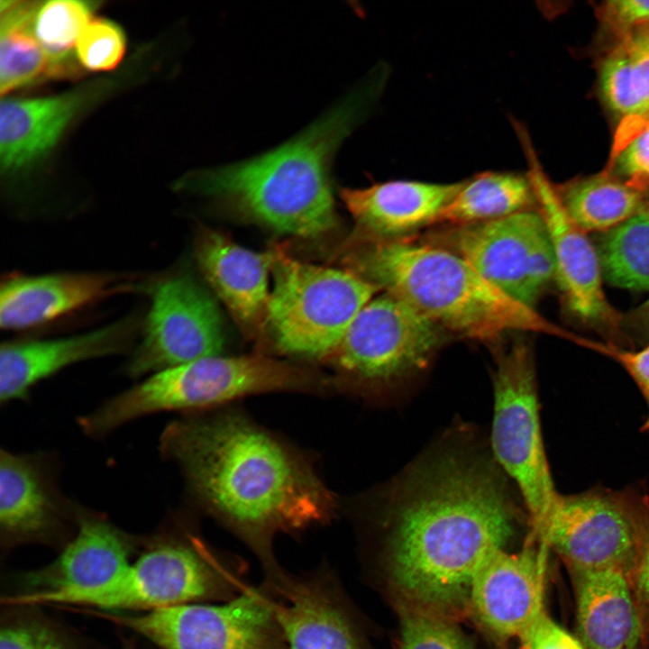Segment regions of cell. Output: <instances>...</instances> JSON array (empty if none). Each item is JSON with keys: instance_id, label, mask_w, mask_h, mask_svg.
Segmentation results:
<instances>
[{"instance_id": "1", "label": "cell", "mask_w": 649, "mask_h": 649, "mask_svg": "<svg viewBox=\"0 0 649 649\" xmlns=\"http://www.w3.org/2000/svg\"><path fill=\"white\" fill-rule=\"evenodd\" d=\"M504 474L492 454L452 439L392 484L381 509L389 574L418 606L469 605L478 569L514 536L523 514Z\"/></svg>"}, {"instance_id": "2", "label": "cell", "mask_w": 649, "mask_h": 649, "mask_svg": "<svg viewBox=\"0 0 649 649\" xmlns=\"http://www.w3.org/2000/svg\"><path fill=\"white\" fill-rule=\"evenodd\" d=\"M161 454L174 462L193 497L258 558L264 580L283 571L277 534L331 519L335 501L313 470L236 412L193 415L169 424Z\"/></svg>"}, {"instance_id": "3", "label": "cell", "mask_w": 649, "mask_h": 649, "mask_svg": "<svg viewBox=\"0 0 649 649\" xmlns=\"http://www.w3.org/2000/svg\"><path fill=\"white\" fill-rule=\"evenodd\" d=\"M387 72L374 68L297 134L252 158L182 176L175 189L211 198L281 233L316 237L337 224L332 167L340 147L369 114Z\"/></svg>"}, {"instance_id": "4", "label": "cell", "mask_w": 649, "mask_h": 649, "mask_svg": "<svg viewBox=\"0 0 649 649\" xmlns=\"http://www.w3.org/2000/svg\"><path fill=\"white\" fill-rule=\"evenodd\" d=\"M346 244V270L406 302L444 332L492 343L513 332L583 341L510 298L443 247L356 233Z\"/></svg>"}, {"instance_id": "5", "label": "cell", "mask_w": 649, "mask_h": 649, "mask_svg": "<svg viewBox=\"0 0 649 649\" xmlns=\"http://www.w3.org/2000/svg\"><path fill=\"white\" fill-rule=\"evenodd\" d=\"M245 562L187 533L156 541L122 573L91 590L22 596V605H75L151 611L187 603L229 601L249 586Z\"/></svg>"}, {"instance_id": "6", "label": "cell", "mask_w": 649, "mask_h": 649, "mask_svg": "<svg viewBox=\"0 0 649 649\" xmlns=\"http://www.w3.org/2000/svg\"><path fill=\"white\" fill-rule=\"evenodd\" d=\"M330 385L321 375L263 355L207 357L151 374L81 416L79 425L101 437L153 413L204 408L262 392H318Z\"/></svg>"}, {"instance_id": "7", "label": "cell", "mask_w": 649, "mask_h": 649, "mask_svg": "<svg viewBox=\"0 0 649 649\" xmlns=\"http://www.w3.org/2000/svg\"><path fill=\"white\" fill-rule=\"evenodd\" d=\"M271 253L267 326L276 347L290 355L330 359L380 289L348 270L302 262L279 249Z\"/></svg>"}, {"instance_id": "8", "label": "cell", "mask_w": 649, "mask_h": 649, "mask_svg": "<svg viewBox=\"0 0 649 649\" xmlns=\"http://www.w3.org/2000/svg\"><path fill=\"white\" fill-rule=\"evenodd\" d=\"M571 569L617 570L632 577L649 548V499L634 489L559 494L531 536Z\"/></svg>"}, {"instance_id": "9", "label": "cell", "mask_w": 649, "mask_h": 649, "mask_svg": "<svg viewBox=\"0 0 649 649\" xmlns=\"http://www.w3.org/2000/svg\"><path fill=\"white\" fill-rule=\"evenodd\" d=\"M491 452L520 492L531 534L545 524L556 491L542 437L534 354L524 341L497 352Z\"/></svg>"}, {"instance_id": "10", "label": "cell", "mask_w": 649, "mask_h": 649, "mask_svg": "<svg viewBox=\"0 0 649 649\" xmlns=\"http://www.w3.org/2000/svg\"><path fill=\"white\" fill-rule=\"evenodd\" d=\"M444 334L406 302L384 292L359 312L330 359L349 387L380 392L425 370Z\"/></svg>"}, {"instance_id": "11", "label": "cell", "mask_w": 649, "mask_h": 649, "mask_svg": "<svg viewBox=\"0 0 649 649\" xmlns=\"http://www.w3.org/2000/svg\"><path fill=\"white\" fill-rule=\"evenodd\" d=\"M106 617L161 649H289L274 594L263 581L225 602L187 603Z\"/></svg>"}, {"instance_id": "12", "label": "cell", "mask_w": 649, "mask_h": 649, "mask_svg": "<svg viewBox=\"0 0 649 649\" xmlns=\"http://www.w3.org/2000/svg\"><path fill=\"white\" fill-rule=\"evenodd\" d=\"M441 231L425 242L457 254L489 283L526 306L534 307L555 277L553 249L539 211Z\"/></svg>"}, {"instance_id": "13", "label": "cell", "mask_w": 649, "mask_h": 649, "mask_svg": "<svg viewBox=\"0 0 649 649\" xmlns=\"http://www.w3.org/2000/svg\"><path fill=\"white\" fill-rule=\"evenodd\" d=\"M151 307L142 338L124 370L133 378L219 356L221 316L213 298L192 279L174 274L148 286Z\"/></svg>"}, {"instance_id": "14", "label": "cell", "mask_w": 649, "mask_h": 649, "mask_svg": "<svg viewBox=\"0 0 649 649\" xmlns=\"http://www.w3.org/2000/svg\"><path fill=\"white\" fill-rule=\"evenodd\" d=\"M266 584L289 649H366L339 577L327 564L296 574L283 570Z\"/></svg>"}, {"instance_id": "15", "label": "cell", "mask_w": 649, "mask_h": 649, "mask_svg": "<svg viewBox=\"0 0 649 649\" xmlns=\"http://www.w3.org/2000/svg\"><path fill=\"white\" fill-rule=\"evenodd\" d=\"M522 139L530 165L527 176L553 245L555 278L566 306L583 322L616 326L619 317L603 291L599 252L567 215L555 186L540 168L526 137Z\"/></svg>"}, {"instance_id": "16", "label": "cell", "mask_w": 649, "mask_h": 649, "mask_svg": "<svg viewBox=\"0 0 649 649\" xmlns=\"http://www.w3.org/2000/svg\"><path fill=\"white\" fill-rule=\"evenodd\" d=\"M548 550L531 538L520 552L497 551L480 566L471 582L469 606L489 633L502 639L521 637L544 613Z\"/></svg>"}, {"instance_id": "17", "label": "cell", "mask_w": 649, "mask_h": 649, "mask_svg": "<svg viewBox=\"0 0 649 649\" xmlns=\"http://www.w3.org/2000/svg\"><path fill=\"white\" fill-rule=\"evenodd\" d=\"M138 276L112 272L13 275L0 289V325L19 331L53 321L110 297L147 290Z\"/></svg>"}, {"instance_id": "18", "label": "cell", "mask_w": 649, "mask_h": 649, "mask_svg": "<svg viewBox=\"0 0 649 649\" xmlns=\"http://www.w3.org/2000/svg\"><path fill=\"white\" fill-rule=\"evenodd\" d=\"M76 506L68 505L60 497L41 458L1 451L3 544L10 547L30 542H52L68 528L71 519H76Z\"/></svg>"}, {"instance_id": "19", "label": "cell", "mask_w": 649, "mask_h": 649, "mask_svg": "<svg viewBox=\"0 0 649 649\" xmlns=\"http://www.w3.org/2000/svg\"><path fill=\"white\" fill-rule=\"evenodd\" d=\"M140 327V319L131 315L80 334L3 343L1 404L26 398L36 383L69 365L125 352Z\"/></svg>"}, {"instance_id": "20", "label": "cell", "mask_w": 649, "mask_h": 649, "mask_svg": "<svg viewBox=\"0 0 649 649\" xmlns=\"http://www.w3.org/2000/svg\"><path fill=\"white\" fill-rule=\"evenodd\" d=\"M76 535L59 556L26 578L19 595H44L101 587L131 563L134 540L100 514L77 507Z\"/></svg>"}, {"instance_id": "21", "label": "cell", "mask_w": 649, "mask_h": 649, "mask_svg": "<svg viewBox=\"0 0 649 649\" xmlns=\"http://www.w3.org/2000/svg\"><path fill=\"white\" fill-rule=\"evenodd\" d=\"M113 86L110 79H102L50 96L2 98V172L12 174L22 170L48 153L71 121Z\"/></svg>"}, {"instance_id": "22", "label": "cell", "mask_w": 649, "mask_h": 649, "mask_svg": "<svg viewBox=\"0 0 649 649\" xmlns=\"http://www.w3.org/2000/svg\"><path fill=\"white\" fill-rule=\"evenodd\" d=\"M462 184L389 180L360 188L343 187L340 197L357 224L354 233L381 239H408L436 224Z\"/></svg>"}, {"instance_id": "23", "label": "cell", "mask_w": 649, "mask_h": 649, "mask_svg": "<svg viewBox=\"0 0 649 649\" xmlns=\"http://www.w3.org/2000/svg\"><path fill=\"white\" fill-rule=\"evenodd\" d=\"M195 255L205 278L240 327L247 334H260L267 326L271 251L255 252L221 233L204 229L196 240Z\"/></svg>"}, {"instance_id": "24", "label": "cell", "mask_w": 649, "mask_h": 649, "mask_svg": "<svg viewBox=\"0 0 649 649\" xmlns=\"http://www.w3.org/2000/svg\"><path fill=\"white\" fill-rule=\"evenodd\" d=\"M584 649H636L641 622L629 577L617 570L571 569Z\"/></svg>"}, {"instance_id": "25", "label": "cell", "mask_w": 649, "mask_h": 649, "mask_svg": "<svg viewBox=\"0 0 649 649\" xmlns=\"http://www.w3.org/2000/svg\"><path fill=\"white\" fill-rule=\"evenodd\" d=\"M535 197L526 176L485 171L463 180L436 224L463 226L500 219L531 209Z\"/></svg>"}, {"instance_id": "26", "label": "cell", "mask_w": 649, "mask_h": 649, "mask_svg": "<svg viewBox=\"0 0 649 649\" xmlns=\"http://www.w3.org/2000/svg\"><path fill=\"white\" fill-rule=\"evenodd\" d=\"M555 188L565 213L584 233H607L649 206L642 192L607 170Z\"/></svg>"}, {"instance_id": "27", "label": "cell", "mask_w": 649, "mask_h": 649, "mask_svg": "<svg viewBox=\"0 0 649 649\" xmlns=\"http://www.w3.org/2000/svg\"><path fill=\"white\" fill-rule=\"evenodd\" d=\"M40 2L0 1V94L50 78L49 57L32 23Z\"/></svg>"}, {"instance_id": "28", "label": "cell", "mask_w": 649, "mask_h": 649, "mask_svg": "<svg viewBox=\"0 0 649 649\" xmlns=\"http://www.w3.org/2000/svg\"><path fill=\"white\" fill-rule=\"evenodd\" d=\"M100 5L97 1L40 2L32 30L49 57L50 78H71L81 74L73 48Z\"/></svg>"}, {"instance_id": "29", "label": "cell", "mask_w": 649, "mask_h": 649, "mask_svg": "<svg viewBox=\"0 0 649 649\" xmlns=\"http://www.w3.org/2000/svg\"><path fill=\"white\" fill-rule=\"evenodd\" d=\"M598 252L608 283L649 289V206L607 232Z\"/></svg>"}, {"instance_id": "30", "label": "cell", "mask_w": 649, "mask_h": 649, "mask_svg": "<svg viewBox=\"0 0 649 649\" xmlns=\"http://www.w3.org/2000/svg\"><path fill=\"white\" fill-rule=\"evenodd\" d=\"M599 85L607 105L625 119L643 117L649 113L638 76L622 42L603 59Z\"/></svg>"}, {"instance_id": "31", "label": "cell", "mask_w": 649, "mask_h": 649, "mask_svg": "<svg viewBox=\"0 0 649 649\" xmlns=\"http://www.w3.org/2000/svg\"><path fill=\"white\" fill-rule=\"evenodd\" d=\"M0 649L79 648L62 628L43 616L18 611L2 623Z\"/></svg>"}, {"instance_id": "32", "label": "cell", "mask_w": 649, "mask_h": 649, "mask_svg": "<svg viewBox=\"0 0 649 649\" xmlns=\"http://www.w3.org/2000/svg\"><path fill=\"white\" fill-rule=\"evenodd\" d=\"M126 50V36L116 23L96 18L88 23L76 44V57L87 71H108L117 67Z\"/></svg>"}, {"instance_id": "33", "label": "cell", "mask_w": 649, "mask_h": 649, "mask_svg": "<svg viewBox=\"0 0 649 649\" xmlns=\"http://www.w3.org/2000/svg\"><path fill=\"white\" fill-rule=\"evenodd\" d=\"M400 649H473L469 638L454 625L433 613L403 614Z\"/></svg>"}, {"instance_id": "34", "label": "cell", "mask_w": 649, "mask_h": 649, "mask_svg": "<svg viewBox=\"0 0 649 649\" xmlns=\"http://www.w3.org/2000/svg\"><path fill=\"white\" fill-rule=\"evenodd\" d=\"M621 129L615 166L627 186L643 193L649 187V127L626 120Z\"/></svg>"}, {"instance_id": "35", "label": "cell", "mask_w": 649, "mask_h": 649, "mask_svg": "<svg viewBox=\"0 0 649 649\" xmlns=\"http://www.w3.org/2000/svg\"><path fill=\"white\" fill-rule=\"evenodd\" d=\"M599 20L620 39L649 26V0H610L602 3L597 13Z\"/></svg>"}, {"instance_id": "36", "label": "cell", "mask_w": 649, "mask_h": 649, "mask_svg": "<svg viewBox=\"0 0 649 649\" xmlns=\"http://www.w3.org/2000/svg\"><path fill=\"white\" fill-rule=\"evenodd\" d=\"M519 649H584L545 613L520 637Z\"/></svg>"}, {"instance_id": "37", "label": "cell", "mask_w": 649, "mask_h": 649, "mask_svg": "<svg viewBox=\"0 0 649 649\" xmlns=\"http://www.w3.org/2000/svg\"><path fill=\"white\" fill-rule=\"evenodd\" d=\"M599 352L618 361L637 384L648 407L642 431L649 433V344L639 351L623 350L603 344Z\"/></svg>"}, {"instance_id": "38", "label": "cell", "mask_w": 649, "mask_h": 649, "mask_svg": "<svg viewBox=\"0 0 649 649\" xmlns=\"http://www.w3.org/2000/svg\"><path fill=\"white\" fill-rule=\"evenodd\" d=\"M620 42L632 59L649 110V26L626 34Z\"/></svg>"}, {"instance_id": "39", "label": "cell", "mask_w": 649, "mask_h": 649, "mask_svg": "<svg viewBox=\"0 0 649 649\" xmlns=\"http://www.w3.org/2000/svg\"><path fill=\"white\" fill-rule=\"evenodd\" d=\"M633 577L640 598L649 606V548L643 555Z\"/></svg>"}, {"instance_id": "40", "label": "cell", "mask_w": 649, "mask_h": 649, "mask_svg": "<svg viewBox=\"0 0 649 649\" xmlns=\"http://www.w3.org/2000/svg\"><path fill=\"white\" fill-rule=\"evenodd\" d=\"M639 313L644 324L649 329V299L642 306Z\"/></svg>"}, {"instance_id": "41", "label": "cell", "mask_w": 649, "mask_h": 649, "mask_svg": "<svg viewBox=\"0 0 649 649\" xmlns=\"http://www.w3.org/2000/svg\"><path fill=\"white\" fill-rule=\"evenodd\" d=\"M631 120L635 121L636 123H638L640 125L649 127V113L643 117L631 118Z\"/></svg>"}, {"instance_id": "42", "label": "cell", "mask_w": 649, "mask_h": 649, "mask_svg": "<svg viewBox=\"0 0 649 649\" xmlns=\"http://www.w3.org/2000/svg\"><path fill=\"white\" fill-rule=\"evenodd\" d=\"M123 649H135V648L131 643H127L123 645Z\"/></svg>"}]
</instances>
